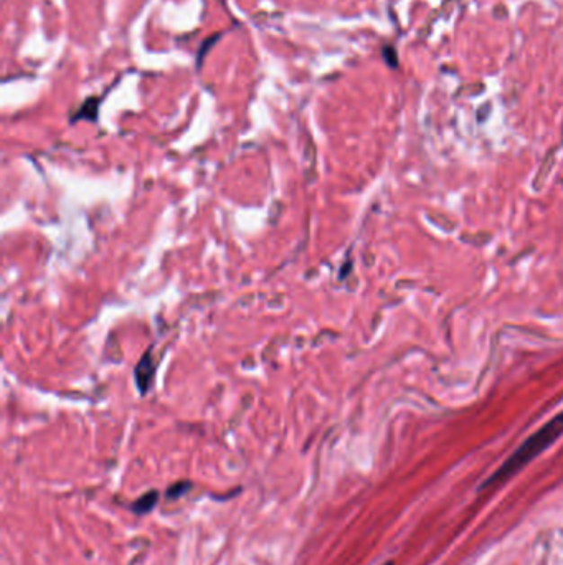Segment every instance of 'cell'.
Here are the masks:
<instances>
[{"mask_svg":"<svg viewBox=\"0 0 563 565\" xmlns=\"http://www.w3.org/2000/svg\"><path fill=\"white\" fill-rule=\"evenodd\" d=\"M100 98H88L86 102L81 104L78 112L71 118V122L78 121V120L96 121L98 120V112H100Z\"/></svg>","mask_w":563,"mask_h":565,"instance_id":"7a4b0ae2","label":"cell"},{"mask_svg":"<svg viewBox=\"0 0 563 565\" xmlns=\"http://www.w3.org/2000/svg\"><path fill=\"white\" fill-rule=\"evenodd\" d=\"M157 501H159V493H157L156 489H152V491L144 493L141 498H138V499L134 501L132 511H134L136 515H147V513H151L152 509L156 507Z\"/></svg>","mask_w":563,"mask_h":565,"instance_id":"3957f363","label":"cell"},{"mask_svg":"<svg viewBox=\"0 0 563 565\" xmlns=\"http://www.w3.org/2000/svg\"><path fill=\"white\" fill-rule=\"evenodd\" d=\"M219 37H220V35H215V37H210L209 40H205L201 43V50H199V57H197V67H201V61H203L205 55L209 53V50H210V47H213V45L219 41Z\"/></svg>","mask_w":563,"mask_h":565,"instance_id":"5b68a950","label":"cell"},{"mask_svg":"<svg viewBox=\"0 0 563 565\" xmlns=\"http://www.w3.org/2000/svg\"><path fill=\"white\" fill-rule=\"evenodd\" d=\"M383 565H392V562H387V564H383Z\"/></svg>","mask_w":563,"mask_h":565,"instance_id":"52a82bcc","label":"cell"},{"mask_svg":"<svg viewBox=\"0 0 563 565\" xmlns=\"http://www.w3.org/2000/svg\"><path fill=\"white\" fill-rule=\"evenodd\" d=\"M563 435V414L555 415L550 422L543 425L535 434L531 435L505 462H504L493 475L484 481L481 489H496L507 483L511 478L517 475L523 468L542 454L549 446H552Z\"/></svg>","mask_w":563,"mask_h":565,"instance_id":"6da1fadb","label":"cell"},{"mask_svg":"<svg viewBox=\"0 0 563 565\" xmlns=\"http://www.w3.org/2000/svg\"><path fill=\"white\" fill-rule=\"evenodd\" d=\"M189 489H191V483H189V481H181V483L171 486V488L167 489V498L177 499V498H181L182 495H185Z\"/></svg>","mask_w":563,"mask_h":565,"instance_id":"277c9868","label":"cell"},{"mask_svg":"<svg viewBox=\"0 0 563 565\" xmlns=\"http://www.w3.org/2000/svg\"><path fill=\"white\" fill-rule=\"evenodd\" d=\"M383 57H385V60H387V63H389L390 67H393V68L397 67V57H395V50H393V49L387 47V49L383 50Z\"/></svg>","mask_w":563,"mask_h":565,"instance_id":"8992f818","label":"cell"}]
</instances>
